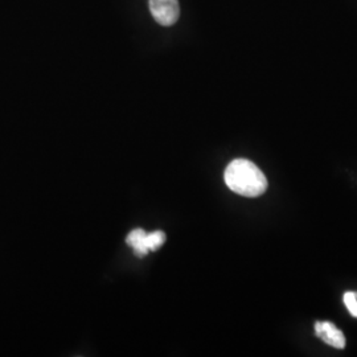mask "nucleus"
Here are the masks:
<instances>
[{
  "label": "nucleus",
  "instance_id": "obj_5",
  "mask_svg": "<svg viewBox=\"0 0 357 357\" xmlns=\"http://www.w3.org/2000/svg\"><path fill=\"white\" fill-rule=\"evenodd\" d=\"M344 305L349 314L357 318V293L356 291H348L344 294Z\"/></svg>",
  "mask_w": 357,
  "mask_h": 357
},
{
  "label": "nucleus",
  "instance_id": "obj_2",
  "mask_svg": "<svg viewBox=\"0 0 357 357\" xmlns=\"http://www.w3.org/2000/svg\"><path fill=\"white\" fill-rule=\"evenodd\" d=\"M126 243L132 248L135 255L138 257H144L150 252L158 250L166 243V234L162 230L147 233L146 230L134 229L128 233Z\"/></svg>",
  "mask_w": 357,
  "mask_h": 357
},
{
  "label": "nucleus",
  "instance_id": "obj_3",
  "mask_svg": "<svg viewBox=\"0 0 357 357\" xmlns=\"http://www.w3.org/2000/svg\"><path fill=\"white\" fill-rule=\"evenodd\" d=\"M153 19L162 26H172L178 22L180 7L178 0H150Z\"/></svg>",
  "mask_w": 357,
  "mask_h": 357
},
{
  "label": "nucleus",
  "instance_id": "obj_1",
  "mask_svg": "<svg viewBox=\"0 0 357 357\" xmlns=\"http://www.w3.org/2000/svg\"><path fill=\"white\" fill-rule=\"evenodd\" d=\"M224 178L229 190L245 197H257L268 190V180L264 172L246 159L230 162Z\"/></svg>",
  "mask_w": 357,
  "mask_h": 357
},
{
  "label": "nucleus",
  "instance_id": "obj_4",
  "mask_svg": "<svg viewBox=\"0 0 357 357\" xmlns=\"http://www.w3.org/2000/svg\"><path fill=\"white\" fill-rule=\"evenodd\" d=\"M315 333L326 344L331 345L333 348L343 349L345 347L343 332L335 324H332L331 321H318L315 324Z\"/></svg>",
  "mask_w": 357,
  "mask_h": 357
}]
</instances>
